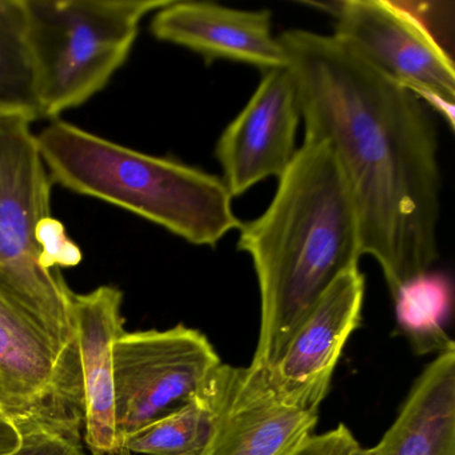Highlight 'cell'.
<instances>
[{
	"mask_svg": "<svg viewBox=\"0 0 455 455\" xmlns=\"http://www.w3.org/2000/svg\"><path fill=\"white\" fill-rule=\"evenodd\" d=\"M299 89L305 140L326 143L350 191L362 257L391 297L438 258L441 169L435 122L417 95L334 36H278Z\"/></svg>",
	"mask_w": 455,
	"mask_h": 455,
	"instance_id": "6da1fadb",
	"label": "cell"
},
{
	"mask_svg": "<svg viewBox=\"0 0 455 455\" xmlns=\"http://www.w3.org/2000/svg\"><path fill=\"white\" fill-rule=\"evenodd\" d=\"M266 212L241 223L254 263L259 334L251 366L270 369L319 298L362 258L350 191L329 146L305 140Z\"/></svg>",
	"mask_w": 455,
	"mask_h": 455,
	"instance_id": "7a4b0ae2",
	"label": "cell"
},
{
	"mask_svg": "<svg viewBox=\"0 0 455 455\" xmlns=\"http://www.w3.org/2000/svg\"><path fill=\"white\" fill-rule=\"evenodd\" d=\"M52 182L140 215L196 246L241 228L225 182L175 159L148 156L52 122L36 135Z\"/></svg>",
	"mask_w": 455,
	"mask_h": 455,
	"instance_id": "3957f363",
	"label": "cell"
},
{
	"mask_svg": "<svg viewBox=\"0 0 455 455\" xmlns=\"http://www.w3.org/2000/svg\"><path fill=\"white\" fill-rule=\"evenodd\" d=\"M0 412L18 430L81 434L84 391L74 292L31 286L0 266Z\"/></svg>",
	"mask_w": 455,
	"mask_h": 455,
	"instance_id": "277c9868",
	"label": "cell"
},
{
	"mask_svg": "<svg viewBox=\"0 0 455 455\" xmlns=\"http://www.w3.org/2000/svg\"><path fill=\"white\" fill-rule=\"evenodd\" d=\"M172 0H22L41 118H57L105 89L148 14Z\"/></svg>",
	"mask_w": 455,
	"mask_h": 455,
	"instance_id": "5b68a950",
	"label": "cell"
},
{
	"mask_svg": "<svg viewBox=\"0 0 455 455\" xmlns=\"http://www.w3.org/2000/svg\"><path fill=\"white\" fill-rule=\"evenodd\" d=\"M114 402L119 447L193 401L220 355L199 330L124 331L114 343Z\"/></svg>",
	"mask_w": 455,
	"mask_h": 455,
	"instance_id": "8992f818",
	"label": "cell"
},
{
	"mask_svg": "<svg viewBox=\"0 0 455 455\" xmlns=\"http://www.w3.org/2000/svg\"><path fill=\"white\" fill-rule=\"evenodd\" d=\"M332 6L334 36L359 57L423 102L436 97L454 103V62L406 4L345 0Z\"/></svg>",
	"mask_w": 455,
	"mask_h": 455,
	"instance_id": "52a82bcc",
	"label": "cell"
},
{
	"mask_svg": "<svg viewBox=\"0 0 455 455\" xmlns=\"http://www.w3.org/2000/svg\"><path fill=\"white\" fill-rule=\"evenodd\" d=\"M23 113L0 114V266L44 290H65L60 271L46 267L39 228L52 218V178L33 124Z\"/></svg>",
	"mask_w": 455,
	"mask_h": 455,
	"instance_id": "ba28073f",
	"label": "cell"
},
{
	"mask_svg": "<svg viewBox=\"0 0 455 455\" xmlns=\"http://www.w3.org/2000/svg\"><path fill=\"white\" fill-rule=\"evenodd\" d=\"M206 387L214 425L199 455H291L318 423V411L283 395L262 367L222 363Z\"/></svg>",
	"mask_w": 455,
	"mask_h": 455,
	"instance_id": "9c48e42d",
	"label": "cell"
},
{
	"mask_svg": "<svg viewBox=\"0 0 455 455\" xmlns=\"http://www.w3.org/2000/svg\"><path fill=\"white\" fill-rule=\"evenodd\" d=\"M300 119L299 89L291 68L266 71L215 148L222 180L233 198L286 172L298 150L295 142Z\"/></svg>",
	"mask_w": 455,
	"mask_h": 455,
	"instance_id": "30bf717a",
	"label": "cell"
},
{
	"mask_svg": "<svg viewBox=\"0 0 455 455\" xmlns=\"http://www.w3.org/2000/svg\"><path fill=\"white\" fill-rule=\"evenodd\" d=\"M366 281L359 267L339 276L300 322L268 370L287 398L318 411L329 393L332 372L362 319Z\"/></svg>",
	"mask_w": 455,
	"mask_h": 455,
	"instance_id": "8fae6325",
	"label": "cell"
},
{
	"mask_svg": "<svg viewBox=\"0 0 455 455\" xmlns=\"http://www.w3.org/2000/svg\"><path fill=\"white\" fill-rule=\"evenodd\" d=\"M151 33L159 41L201 55L204 62L233 60L260 70L289 66L273 34L267 10H238L209 2H175L154 15Z\"/></svg>",
	"mask_w": 455,
	"mask_h": 455,
	"instance_id": "7c38bea8",
	"label": "cell"
},
{
	"mask_svg": "<svg viewBox=\"0 0 455 455\" xmlns=\"http://www.w3.org/2000/svg\"><path fill=\"white\" fill-rule=\"evenodd\" d=\"M121 290L100 286L74 294V316L84 391V442L90 450L118 449L114 402L116 340L124 332Z\"/></svg>",
	"mask_w": 455,
	"mask_h": 455,
	"instance_id": "4fadbf2b",
	"label": "cell"
},
{
	"mask_svg": "<svg viewBox=\"0 0 455 455\" xmlns=\"http://www.w3.org/2000/svg\"><path fill=\"white\" fill-rule=\"evenodd\" d=\"M367 455H455V350L427 364Z\"/></svg>",
	"mask_w": 455,
	"mask_h": 455,
	"instance_id": "5bb4252c",
	"label": "cell"
},
{
	"mask_svg": "<svg viewBox=\"0 0 455 455\" xmlns=\"http://www.w3.org/2000/svg\"><path fill=\"white\" fill-rule=\"evenodd\" d=\"M452 283L443 273L425 271L393 295L396 326L420 355L455 350L446 326L452 310Z\"/></svg>",
	"mask_w": 455,
	"mask_h": 455,
	"instance_id": "9a60e30c",
	"label": "cell"
},
{
	"mask_svg": "<svg viewBox=\"0 0 455 455\" xmlns=\"http://www.w3.org/2000/svg\"><path fill=\"white\" fill-rule=\"evenodd\" d=\"M39 116L22 0H0V114Z\"/></svg>",
	"mask_w": 455,
	"mask_h": 455,
	"instance_id": "2e32d148",
	"label": "cell"
},
{
	"mask_svg": "<svg viewBox=\"0 0 455 455\" xmlns=\"http://www.w3.org/2000/svg\"><path fill=\"white\" fill-rule=\"evenodd\" d=\"M206 383L180 411L135 434L124 447L146 455H199L214 425V404Z\"/></svg>",
	"mask_w": 455,
	"mask_h": 455,
	"instance_id": "e0dca14e",
	"label": "cell"
},
{
	"mask_svg": "<svg viewBox=\"0 0 455 455\" xmlns=\"http://www.w3.org/2000/svg\"><path fill=\"white\" fill-rule=\"evenodd\" d=\"M20 443L12 455H84L81 434L36 427L20 431Z\"/></svg>",
	"mask_w": 455,
	"mask_h": 455,
	"instance_id": "ac0fdd59",
	"label": "cell"
},
{
	"mask_svg": "<svg viewBox=\"0 0 455 455\" xmlns=\"http://www.w3.org/2000/svg\"><path fill=\"white\" fill-rule=\"evenodd\" d=\"M38 243L44 265L50 270L60 271V267H74L81 262V250L68 238L65 226L55 218H49L42 223Z\"/></svg>",
	"mask_w": 455,
	"mask_h": 455,
	"instance_id": "d6986e66",
	"label": "cell"
},
{
	"mask_svg": "<svg viewBox=\"0 0 455 455\" xmlns=\"http://www.w3.org/2000/svg\"><path fill=\"white\" fill-rule=\"evenodd\" d=\"M291 455H367V449L361 446L347 426L339 425L308 436Z\"/></svg>",
	"mask_w": 455,
	"mask_h": 455,
	"instance_id": "ffe728a7",
	"label": "cell"
},
{
	"mask_svg": "<svg viewBox=\"0 0 455 455\" xmlns=\"http://www.w3.org/2000/svg\"><path fill=\"white\" fill-rule=\"evenodd\" d=\"M20 443L17 426L0 412V455H12Z\"/></svg>",
	"mask_w": 455,
	"mask_h": 455,
	"instance_id": "44dd1931",
	"label": "cell"
},
{
	"mask_svg": "<svg viewBox=\"0 0 455 455\" xmlns=\"http://www.w3.org/2000/svg\"><path fill=\"white\" fill-rule=\"evenodd\" d=\"M92 455H132L126 447H118L114 450H90Z\"/></svg>",
	"mask_w": 455,
	"mask_h": 455,
	"instance_id": "7402d4cb",
	"label": "cell"
}]
</instances>
